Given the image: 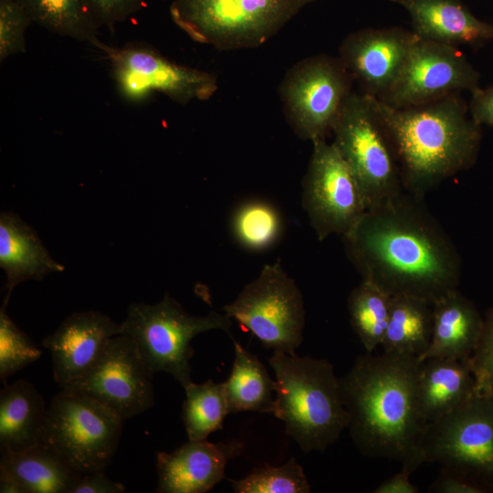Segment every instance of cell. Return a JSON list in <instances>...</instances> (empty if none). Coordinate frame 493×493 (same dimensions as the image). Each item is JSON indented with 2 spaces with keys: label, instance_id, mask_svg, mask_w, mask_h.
Here are the masks:
<instances>
[{
  "label": "cell",
  "instance_id": "30bf717a",
  "mask_svg": "<svg viewBox=\"0 0 493 493\" xmlns=\"http://www.w3.org/2000/svg\"><path fill=\"white\" fill-rule=\"evenodd\" d=\"M423 462L440 463L493 492V397L475 394L428 424Z\"/></svg>",
  "mask_w": 493,
  "mask_h": 493
},
{
  "label": "cell",
  "instance_id": "7402d4cb",
  "mask_svg": "<svg viewBox=\"0 0 493 493\" xmlns=\"http://www.w3.org/2000/svg\"><path fill=\"white\" fill-rule=\"evenodd\" d=\"M0 267L6 276V305L17 284L28 279L40 280L49 273L64 270L35 230L11 212L0 215Z\"/></svg>",
  "mask_w": 493,
  "mask_h": 493
},
{
  "label": "cell",
  "instance_id": "277c9868",
  "mask_svg": "<svg viewBox=\"0 0 493 493\" xmlns=\"http://www.w3.org/2000/svg\"><path fill=\"white\" fill-rule=\"evenodd\" d=\"M268 363L276 376L274 415L305 453L324 452L348 428L339 378L326 359L274 351Z\"/></svg>",
  "mask_w": 493,
  "mask_h": 493
},
{
  "label": "cell",
  "instance_id": "d6986e66",
  "mask_svg": "<svg viewBox=\"0 0 493 493\" xmlns=\"http://www.w3.org/2000/svg\"><path fill=\"white\" fill-rule=\"evenodd\" d=\"M410 15L420 39L451 46L478 45L493 39V25L474 16L459 0H388Z\"/></svg>",
  "mask_w": 493,
  "mask_h": 493
},
{
  "label": "cell",
  "instance_id": "3957f363",
  "mask_svg": "<svg viewBox=\"0 0 493 493\" xmlns=\"http://www.w3.org/2000/svg\"><path fill=\"white\" fill-rule=\"evenodd\" d=\"M396 153L405 193L422 200L445 180L471 167L481 129L460 92L417 106L394 109L376 99Z\"/></svg>",
  "mask_w": 493,
  "mask_h": 493
},
{
  "label": "cell",
  "instance_id": "cb8c5ba5",
  "mask_svg": "<svg viewBox=\"0 0 493 493\" xmlns=\"http://www.w3.org/2000/svg\"><path fill=\"white\" fill-rule=\"evenodd\" d=\"M0 472L15 479L24 493H70L82 475L42 444L23 452H1Z\"/></svg>",
  "mask_w": 493,
  "mask_h": 493
},
{
  "label": "cell",
  "instance_id": "603a6c76",
  "mask_svg": "<svg viewBox=\"0 0 493 493\" xmlns=\"http://www.w3.org/2000/svg\"><path fill=\"white\" fill-rule=\"evenodd\" d=\"M46 403L26 380L5 385L0 392L1 452H23L41 443Z\"/></svg>",
  "mask_w": 493,
  "mask_h": 493
},
{
  "label": "cell",
  "instance_id": "1f68e13d",
  "mask_svg": "<svg viewBox=\"0 0 493 493\" xmlns=\"http://www.w3.org/2000/svg\"><path fill=\"white\" fill-rule=\"evenodd\" d=\"M6 304L0 309V379L7 378L41 356V351L29 337L16 327L5 311Z\"/></svg>",
  "mask_w": 493,
  "mask_h": 493
},
{
  "label": "cell",
  "instance_id": "d6a6232c",
  "mask_svg": "<svg viewBox=\"0 0 493 493\" xmlns=\"http://www.w3.org/2000/svg\"><path fill=\"white\" fill-rule=\"evenodd\" d=\"M467 362L476 394L493 397V308L486 313L480 337Z\"/></svg>",
  "mask_w": 493,
  "mask_h": 493
},
{
  "label": "cell",
  "instance_id": "8d00e7d4",
  "mask_svg": "<svg viewBox=\"0 0 493 493\" xmlns=\"http://www.w3.org/2000/svg\"><path fill=\"white\" fill-rule=\"evenodd\" d=\"M126 488L111 480L104 470L82 474L70 493H122Z\"/></svg>",
  "mask_w": 493,
  "mask_h": 493
},
{
  "label": "cell",
  "instance_id": "8fae6325",
  "mask_svg": "<svg viewBox=\"0 0 493 493\" xmlns=\"http://www.w3.org/2000/svg\"><path fill=\"white\" fill-rule=\"evenodd\" d=\"M353 82L339 57L315 55L290 68L279 93L296 135L311 142L325 139L332 131Z\"/></svg>",
  "mask_w": 493,
  "mask_h": 493
},
{
  "label": "cell",
  "instance_id": "484cf974",
  "mask_svg": "<svg viewBox=\"0 0 493 493\" xmlns=\"http://www.w3.org/2000/svg\"><path fill=\"white\" fill-rule=\"evenodd\" d=\"M235 359L224 388L230 413L254 411L273 413L274 381L257 356L233 339Z\"/></svg>",
  "mask_w": 493,
  "mask_h": 493
},
{
  "label": "cell",
  "instance_id": "6da1fadb",
  "mask_svg": "<svg viewBox=\"0 0 493 493\" xmlns=\"http://www.w3.org/2000/svg\"><path fill=\"white\" fill-rule=\"evenodd\" d=\"M420 202L404 192L368 209L342 239L362 280L433 303L457 288L461 258Z\"/></svg>",
  "mask_w": 493,
  "mask_h": 493
},
{
  "label": "cell",
  "instance_id": "83f0119b",
  "mask_svg": "<svg viewBox=\"0 0 493 493\" xmlns=\"http://www.w3.org/2000/svg\"><path fill=\"white\" fill-rule=\"evenodd\" d=\"M32 22L59 36L89 42H100L99 28L82 0H18Z\"/></svg>",
  "mask_w": 493,
  "mask_h": 493
},
{
  "label": "cell",
  "instance_id": "f1b7e54d",
  "mask_svg": "<svg viewBox=\"0 0 493 493\" xmlns=\"http://www.w3.org/2000/svg\"><path fill=\"white\" fill-rule=\"evenodd\" d=\"M184 391L181 415L188 438L206 439L222 429L223 421L230 413L224 383H216L212 379L200 384L192 382Z\"/></svg>",
  "mask_w": 493,
  "mask_h": 493
},
{
  "label": "cell",
  "instance_id": "74e56055",
  "mask_svg": "<svg viewBox=\"0 0 493 493\" xmlns=\"http://www.w3.org/2000/svg\"><path fill=\"white\" fill-rule=\"evenodd\" d=\"M471 94L468 109L472 119L480 126H493V85L485 89L478 88Z\"/></svg>",
  "mask_w": 493,
  "mask_h": 493
},
{
  "label": "cell",
  "instance_id": "4dcf8cb0",
  "mask_svg": "<svg viewBox=\"0 0 493 493\" xmlns=\"http://www.w3.org/2000/svg\"><path fill=\"white\" fill-rule=\"evenodd\" d=\"M236 493H309V483L302 467L290 458L279 467L265 466L238 480H230Z\"/></svg>",
  "mask_w": 493,
  "mask_h": 493
},
{
  "label": "cell",
  "instance_id": "f35d334b",
  "mask_svg": "<svg viewBox=\"0 0 493 493\" xmlns=\"http://www.w3.org/2000/svg\"><path fill=\"white\" fill-rule=\"evenodd\" d=\"M412 472L402 467V470L382 482L374 493H417L419 488L410 480Z\"/></svg>",
  "mask_w": 493,
  "mask_h": 493
},
{
  "label": "cell",
  "instance_id": "5bb4252c",
  "mask_svg": "<svg viewBox=\"0 0 493 493\" xmlns=\"http://www.w3.org/2000/svg\"><path fill=\"white\" fill-rule=\"evenodd\" d=\"M152 378L135 342L119 334L88 372L61 389L88 395L127 420L153 406Z\"/></svg>",
  "mask_w": 493,
  "mask_h": 493
},
{
  "label": "cell",
  "instance_id": "d4e9b609",
  "mask_svg": "<svg viewBox=\"0 0 493 493\" xmlns=\"http://www.w3.org/2000/svg\"><path fill=\"white\" fill-rule=\"evenodd\" d=\"M432 331V302L410 295L392 297L388 324L381 343L383 352L419 360L430 345Z\"/></svg>",
  "mask_w": 493,
  "mask_h": 493
},
{
  "label": "cell",
  "instance_id": "e0dca14e",
  "mask_svg": "<svg viewBox=\"0 0 493 493\" xmlns=\"http://www.w3.org/2000/svg\"><path fill=\"white\" fill-rule=\"evenodd\" d=\"M122 333L118 324L98 311L75 312L42 341L52 356L53 376L60 388L88 372L109 340Z\"/></svg>",
  "mask_w": 493,
  "mask_h": 493
},
{
  "label": "cell",
  "instance_id": "ab89813d",
  "mask_svg": "<svg viewBox=\"0 0 493 493\" xmlns=\"http://www.w3.org/2000/svg\"><path fill=\"white\" fill-rule=\"evenodd\" d=\"M1 493H24L17 482L5 473L0 472Z\"/></svg>",
  "mask_w": 493,
  "mask_h": 493
},
{
  "label": "cell",
  "instance_id": "e575fe53",
  "mask_svg": "<svg viewBox=\"0 0 493 493\" xmlns=\"http://www.w3.org/2000/svg\"><path fill=\"white\" fill-rule=\"evenodd\" d=\"M98 28L112 30L117 23L125 21L142 8L145 0H82Z\"/></svg>",
  "mask_w": 493,
  "mask_h": 493
},
{
  "label": "cell",
  "instance_id": "44dd1931",
  "mask_svg": "<svg viewBox=\"0 0 493 493\" xmlns=\"http://www.w3.org/2000/svg\"><path fill=\"white\" fill-rule=\"evenodd\" d=\"M416 393L419 412L426 425L454 411L476 394L467 360L428 358L420 362Z\"/></svg>",
  "mask_w": 493,
  "mask_h": 493
},
{
  "label": "cell",
  "instance_id": "9c48e42d",
  "mask_svg": "<svg viewBox=\"0 0 493 493\" xmlns=\"http://www.w3.org/2000/svg\"><path fill=\"white\" fill-rule=\"evenodd\" d=\"M223 310L266 349L295 354L302 343L306 319L303 297L279 260L265 265Z\"/></svg>",
  "mask_w": 493,
  "mask_h": 493
},
{
  "label": "cell",
  "instance_id": "ffe728a7",
  "mask_svg": "<svg viewBox=\"0 0 493 493\" xmlns=\"http://www.w3.org/2000/svg\"><path fill=\"white\" fill-rule=\"evenodd\" d=\"M484 324L476 306L454 289L433 302V331L427 351L418 360L451 358L466 361L474 351Z\"/></svg>",
  "mask_w": 493,
  "mask_h": 493
},
{
  "label": "cell",
  "instance_id": "f546056e",
  "mask_svg": "<svg viewBox=\"0 0 493 493\" xmlns=\"http://www.w3.org/2000/svg\"><path fill=\"white\" fill-rule=\"evenodd\" d=\"M230 225L235 240L250 251L269 248L279 239L283 231L278 210L263 200L241 204L233 213Z\"/></svg>",
  "mask_w": 493,
  "mask_h": 493
},
{
  "label": "cell",
  "instance_id": "836d02e7",
  "mask_svg": "<svg viewBox=\"0 0 493 493\" xmlns=\"http://www.w3.org/2000/svg\"><path fill=\"white\" fill-rule=\"evenodd\" d=\"M32 21L18 0H0V61L26 50L25 32Z\"/></svg>",
  "mask_w": 493,
  "mask_h": 493
},
{
  "label": "cell",
  "instance_id": "4316f807",
  "mask_svg": "<svg viewBox=\"0 0 493 493\" xmlns=\"http://www.w3.org/2000/svg\"><path fill=\"white\" fill-rule=\"evenodd\" d=\"M392 295L376 284L362 280L349 294L351 325L368 353L381 345L390 315Z\"/></svg>",
  "mask_w": 493,
  "mask_h": 493
},
{
  "label": "cell",
  "instance_id": "5b68a950",
  "mask_svg": "<svg viewBox=\"0 0 493 493\" xmlns=\"http://www.w3.org/2000/svg\"><path fill=\"white\" fill-rule=\"evenodd\" d=\"M315 0H173L174 24L194 41L222 51L267 43Z\"/></svg>",
  "mask_w": 493,
  "mask_h": 493
},
{
  "label": "cell",
  "instance_id": "8992f818",
  "mask_svg": "<svg viewBox=\"0 0 493 493\" xmlns=\"http://www.w3.org/2000/svg\"><path fill=\"white\" fill-rule=\"evenodd\" d=\"M331 132L333 144L357 180L368 209L404 193L396 153L376 98L352 90Z\"/></svg>",
  "mask_w": 493,
  "mask_h": 493
},
{
  "label": "cell",
  "instance_id": "7c38bea8",
  "mask_svg": "<svg viewBox=\"0 0 493 493\" xmlns=\"http://www.w3.org/2000/svg\"><path fill=\"white\" fill-rule=\"evenodd\" d=\"M96 47L107 56L116 87L128 100H143L160 92L186 104L208 100L217 90L214 74L173 62L146 44L111 47L100 41Z\"/></svg>",
  "mask_w": 493,
  "mask_h": 493
},
{
  "label": "cell",
  "instance_id": "7a4b0ae2",
  "mask_svg": "<svg viewBox=\"0 0 493 493\" xmlns=\"http://www.w3.org/2000/svg\"><path fill=\"white\" fill-rule=\"evenodd\" d=\"M416 357L383 352L358 356L339 378L348 429L364 456L402 464L414 472L422 465L427 425L418 407Z\"/></svg>",
  "mask_w": 493,
  "mask_h": 493
},
{
  "label": "cell",
  "instance_id": "2e32d148",
  "mask_svg": "<svg viewBox=\"0 0 493 493\" xmlns=\"http://www.w3.org/2000/svg\"><path fill=\"white\" fill-rule=\"evenodd\" d=\"M418 39L413 30L398 26L361 29L342 40L339 58L362 92L380 100L391 89Z\"/></svg>",
  "mask_w": 493,
  "mask_h": 493
},
{
  "label": "cell",
  "instance_id": "ba28073f",
  "mask_svg": "<svg viewBox=\"0 0 493 493\" xmlns=\"http://www.w3.org/2000/svg\"><path fill=\"white\" fill-rule=\"evenodd\" d=\"M123 421L99 401L61 389L47 409L40 444L81 474L104 470L118 447Z\"/></svg>",
  "mask_w": 493,
  "mask_h": 493
},
{
  "label": "cell",
  "instance_id": "52a82bcc",
  "mask_svg": "<svg viewBox=\"0 0 493 493\" xmlns=\"http://www.w3.org/2000/svg\"><path fill=\"white\" fill-rule=\"evenodd\" d=\"M121 327V334L135 342L150 373L167 372L184 389L192 383V340L211 330H224L232 338L228 315L215 311L191 315L168 293L157 304H131Z\"/></svg>",
  "mask_w": 493,
  "mask_h": 493
},
{
  "label": "cell",
  "instance_id": "ac0fdd59",
  "mask_svg": "<svg viewBox=\"0 0 493 493\" xmlns=\"http://www.w3.org/2000/svg\"><path fill=\"white\" fill-rule=\"evenodd\" d=\"M244 452L239 440L211 443L188 440L176 450L156 456L157 491L205 493L225 477L227 462Z\"/></svg>",
  "mask_w": 493,
  "mask_h": 493
},
{
  "label": "cell",
  "instance_id": "9a60e30c",
  "mask_svg": "<svg viewBox=\"0 0 493 493\" xmlns=\"http://www.w3.org/2000/svg\"><path fill=\"white\" fill-rule=\"evenodd\" d=\"M478 79V73L455 46L419 38L379 100L394 109L417 106L462 90L472 93L479 88Z\"/></svg>",
  "mask_w": 493,
  "mask_h": 493
},
{
  "label": "cell",
  "instance_id": "d590c367",
  "mask_svg": "<svg viewBox=\"0 0 493 493\" xmlns=\"http://www.w3.org/2000/svg\"><path fill=\"white\" fill-rule=\"evenodd\" d=\"M437 493H487L484 488L469 477L443 467L430 487Z\"/></svg>",
  "mask_w": 493,
  "mask_h": 493
},
{
  "label": "cell",
  "instance_id": "4fadbf2b",
  "mask_svg": "<svg viewBox=\"0 0 493 493\" xmlns=\"http://www.w3.org/2000/svg\"><path fill=\"white\" fill-rule=\"evenodd\" d=\"M302 206L318 239L343 236L368 210L362 191L332 143L312 142V152L302 184Z\"/></svg>",
  "mask_w": 493,
  "mask_h": 493
}]
</instances>
